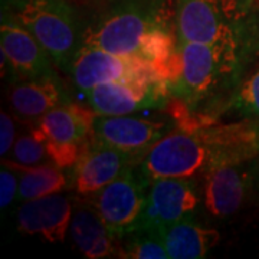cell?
I'll list each match as a JSON object with an SVG mask.
<instances>
[{"label":"cell","mask_w":259,"mask_h":259,"mask_svg":"<svg viewBox=\"0 0 259 259\" xmlns=\"http://www.w3.org/2000/svg\"><path fill=\"white\" fill-rule=\"evenodd\" d=\"M179 49L183 69L170 93L197 125L219 118L250 68L259 62V52L235 44L179 40Z\"/></svg>","instance_id":"6da1fadb"},{"label":"cell","mask_w":259,"mask_h":259,"mask_svg":"<svg viewBox=\"0 0 259 259\" xmlns=\"http://www.w3.org/2000/svg\"><path fill=\"white\" fill-rule=\"evenodd\" d=\"M82 8L83 45L112 54H137L148 30H176V0H88Z\"/></svg>","instance_id":"7a4b0ae2"},{"label":"cell","mask_w":259,"mask_h":259,"mask_svg":"<svg viewBox=\"0 0 259 259\" xmlns=\"http://www.w3.org/2000/svg\"><path fill=\"white\" fill-rule=\"evenodd\" d=\"M177 40L235 44L259 52L258 0H176Z\"/></svg>","instance_id":"3957f363"},{"label":"cell","mask_w":259,"mask_h":259,"mask_svg":"<svg viewBox=\"0 0 259 259\" xmlns=\"http://www.w3.org/2000/svg\"><path fill=\"white\" fill-rule=\"evenodd\" d=\"M10 16L36 37L56 69L69 74L75 55L83 45L82 5L72 0H28Z\"/></svg>","instance_id":"277c9868"},{"label":"cell","mask_w":259,"mask_h":259,"mask_svg":"<svg viewBox=\"0 0 259 259\" xmlns=\"http://www.w3.org/2000/svg\"><path fill=\"white\" fill-rule=\"evenodd\" d=\"M153 183L160 179H194L212 167V150L194 133L175 127L139 163Z\"/></svg>","instance_id":"5b68a950"},{"label":"cell","mask_w":259,"mask_h":259,"mask_svg":"<svg viewBox=\"0 0 259 259\" xmlns=\"http://www.w3.org/2000/svg\"><path fill=\"white\" fill-rule=\"evenodd\" d=\"M150 185L151 182L137 163L122 171L110 185L88 197L118 241L137 228L146 206Z\"/></svg>","instance_id":"8992f818"},{"label":"cell","mask_w":259,"mask_h":259,"mask_svg":"<svg viewBox=\"0 0 259 259\" xmlns=\"http://www.w3.org/2000/svg\"><path fill=\"white\" fill-rule=\"evenodd\" d=\"M258 160L221 164L203 175V203L218 219H228L248 207L255 196Z\"/></svg>","instance_id":"52a82bcc"},{"label":"cell","mask_w":259,"mask_h":259,"mask_svg":"<svg viewBox=\"0 0 259 259\" xmlns=\"http://www.w3.org/2000/svg\"><path fill=\"white\" fill-rule=\"evenodd\" d=\"M85 97L97 115H128L150 108L164 110L171 93L158 78H139L98 83Z\"/></svg>","instance_id":"ba28073f"},{"label":"cell","mask_w":259,"mask_h":259,"mask_svg":"<svg viewBox=\"0 0 259 259\" xmlns=\"http://www.w3.org/2000/svg\"><path fill=\"white\" fill-rule=\"evenodd\" d=\"M68 75L75 88L83 94L98 83L157 78L150 62L139 54H112L101 48L87 45L75 55Z\"/></svg>","instance_id":"9c48e42d"},{"label":"cell","mask_w":259,"mask_h":259,"mask_svg":"<svg viewBox=\"0 0 259 259\" xmlns=\"http://www.w3.org/2000/svg\"><path fill=\"white\" fill-rule=\"evenodd\" d=\"M2 76L19 79L55 78L56 66L44 47L10 15H2L0 25Z\"/></svg>","instance_id":"30bf717a"},{"label":"cell","mask_w":259,"mask_h":259,"mask_svg":"<svg viewBox=\"0 0 259 259\" xmlns=\"http://www.w3.org/2000/svg\"><path fill=\"white\" fill-rule=\"evenodd\" d=\"M197 204L196 179L156 180L150 185L146 206L136 229L160 232L171 223L189 218Z\"/></svg>","instance_id":"8fae6325"},{"label":"cell","mask_w":259,"mask_h":259,"mask_svg":"<svg viewBox=\"0 0 259 259\" xmlns=\"http://www.w3.org/2000/svg\"><path fill=\"white\" fill-rule=\"evenodd\" d=\"M175 128V122L128 115H97L91 136L141 161L150 148Z\"/></svg>","instance_id":"7c38bea8"},{"label":"cell","mask_w":259,"mask_h":259,"mask_svg":"<svg viewBox=\"0 0 259 259\" xmlns=\"http://www.w3.org/2000/svg\"><path fill=\"white\" fill-rule=\"evenodd\" d=\"M140 160L90 136L82 154L72 167L71 185L78 196L90 197L110 185Z\"/></svg>","instance_id":"4fadbf2b"},{"label":"cell","mask_w":259,"mask_h":259,"mask_svg":"<svg viewBox=\"0 0 259 259\" xmlns=\"http://www.w3.org/2000/svg\"><path fill=\"white\" fill-rule=\"evenodd\" d=\"M72 209L74 203L61 193L26 200L16 214L18 231L40 236L49 243L64 242L69 232Z\"/></svg>","instance_id":"5bb4252c"},{"label":"cell","mask_w":259,"mask_h":259,"mask_svg":"<svg viewBox=\"0 0 259 259\" xmlns=\"http://www.w3.org/2000/svg\"><path fill=\"white\" fill-rule=\"evenodd\" d=\"M71 98L59 76L42 79H19L10 82L8 102L15 118L29 127Z\"/></svg>","instance_id":"9a60e30c"},{"label":"cell","mask_w":259,"mask_h":259,"mask_svg":"<svg viewBox=\"0 0 259 259\" xmlns=\"http://www.w3.org/2000/svg\"><path fill=\"white\" fill-rule=\"evenodd\" d=\"M69 233L85 258H118L120 241L112 235L94 203L83 196L74 199Z\"/></svg>","instance_id":"2e32d148"},{"label":"cell","mask_w":259,"mask_h":259,"mask_svg":"<svg viewBox=\"0 0 259 259\" xmlns=\"http://www.w3.org/2000/svg\"><path fill=\"white\" fill-rule=\"evenodd\" d=\"M97 114L90 105L65 102L30 125L44 143L83 146L91 136Z\"/></svg>","instance_id":"e0dca14e"},{"label":"cell","mask_w":259,"mask_h":259,"mask_svg":"<svg viewBox=\"0 0 259 259\" xmlns=\"http://www.w3.org/2000/svg\"><path fill=\"white\" fill-rule=\"evenodd\" d=\"M171 259H200L221 242V233L189 218L171 223L160 231Z\"/></svg>","instance_id":"ac0fdd59"},{"label":"cell","mask_w":259,"mask_h":259,"mask_svg":"<svg viewBox=\"0 0 259 259\" xmlns=\"http://www.w3.org/2000/svg\"><path fill=\"white\" fill-rule=\"evenodd\" d=\"M15 170V168H13ZM19 177V199L26 202L30 199H37L49 194L61 193L71 185L68 179L55 164H40L35 167L18 168Z\"/></svg>","instance_id":"d6986e66"},{"label":"cell","mask_w":259,"mask_h":259,"mask_svg":"<svg viewBox=\"0 0 259 259\" xmlns=\"http://www.w3.org/2000/svg\"><path fill=\"white\" fill-rule=\"evenodd\" d=\"M118 258L167 259L170 256L160 232L136 229L120 239Z\"/></svg>","instance_id":"ffe728a7"},{"label":"cell","mask_w":259,"mask_h":259,"mask_svg":"<svg viewBox=\"0 0 259 259\" xmlns=\"http://www.w3.org/2000/svg\"><path fill=\"white\" fill-rule=\"evenodd\" d=\"M238 118H259V68L242 82L218 120Z\"/></svg>","instance_id":"44dd1931"},{"label":"cell","mask_w":259,"mask_h":259,"mask_svg":"<svg viewBox=\"0 0 259 259\" xmlns=\"http://www.w3.org/2000/svg\"><path fill=\"white\" fill-rule=\"evenodd\" d=\"M48 156L47 146L36 134L29 128V133L22 134L13 144L10 157L2 158V164L10 168H25V167H35L45 164Z\"/></svg>","instance_id":"7402d4cb"},{"label":"cell","mask_w":259,"mask_h":259,"mask_svg":"<svg viewBox=\"0 0 259 259\" xmlns=\"http://www.w3.org/2000/svg\"><path fill=\"white\" fill-rule=\"evenodd\" d=\"M0 170V209L5 210L15 200L16 192H19L18 177L15 175L16 170L2 164Z\"/></svg>","instance_id":"603a6c76"},{"label":"cell","mask_w":259,"mask_h":259,"mask_svg":"<svg viewBox=\"0 0 259 259\" xmlns=\"http://www.w3.org/2000/svg\"><path fill=\"white\" fill-rule=\"evenodd\" d=\"M15 144V122L10 114L2 111L0 114V156L8 157Z\"/></svg>","instance_id":"cb8c5ba5"},{"label":"cell","mask_w":259,"mask_h":259,"mask_svg":"<svg viewBox=\"0 0 259 259\" xmlns=\"http://www.w3.org/2000/svg\"><path fill=\"white\" fill-rule=\"evenodd\" d=\"M28 0H0L2 5V15H13L19 9L23 8V5Z\"/></svg>","instance_id":"d4e9b609"},{"label":"cell","mask_w":259,"mask_h":259,"mask_svg":"<svg viewBox=\"0 0 259 259\" xmlns=\"http://www.w3.org/2000/svg\"><path fill=\"white\" fill-rule=\"evenodd\" d=\"M72 2H76V3H79V5H85L88 0H72Z\"/></svg>","instance_id":"484cf974"},{"label":"cell","mask_w":259,"mask_h":259,"mask_svg":"<svg viewBox=\"0 0 259 259\" xmlns=\"http://www.w3.org/2000/svg\"><path fill=\"white\" fill-rule=\"evenodd\" d=\"M258 2H259V0H258Z\"/></svg>","instance_id":"4316f807"}]
</instances>
